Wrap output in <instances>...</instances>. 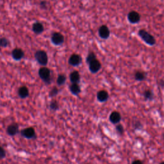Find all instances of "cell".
<instances>
[{
    "label": "cell",
    "instance_id": "1",
    "mask_svg": "<svg viewBox=\"0 0 164 164\" xmlns=\"http://www.w3.org/2000/svg\"><path fill=\"white\" fill-rule=\"evenodd\" d=\"M35 57L37 62L42 65V66H46L47 65L48 62V55L44 51L39 50L37 51L35 54Z\"/></svg>",
    "mask_w": 164,
    "mask_h": 164
},
{
    "label": "cell",
    "instance_id": "2",
    "mask_svg": "<svg viewBox=\"0 0 164 164\" xmlns=\"http://www.w3.org/2000/svg\"><path fill=\"white\" fill-rule=\"evenodd\" d=\"M138 34L142 38V39L145 42H146L147 44L153 46L155 44V39H154V38L151 34L147 33L146 31L142 30L139 32Z\"/></svg>",
    "mask_w": 164,
    "mask_h": 164
},
{
    "label": "cell",
    "instance_id": "3",
    "mask_svg": "<svg viewBox=\"0 0 164 164\" xmlns=\"http://www.w3.org/2000/svg\"><path fill=\"white\" fill-rule=\"evenodd\" d=\"M39 75L43 81L46 83H49L51 81V71L48 68L44 67L40 69Z\"/></svg>",
    "mask_w": 164,
    "mask_h": 164
},
{
    "label": "cell",
    "instance_id": "4",
    "mask_svg": "<svg viewBox=\"0 0 164 164\" xmlns=\"http://www.w3.org/2000/svg\"><path fill=\"white\" fill-rule=\"evenodd\" d=\"M51 41L56 46L61 45L64 41V37L60 33L55 32L51 36Z\"/></svg>",
    "mask_w": 164,
    "mask_h": 164
},
{
    "label": "cell",
    "instance_id": "5",
    "mask_svg": "<svg viewBox=\"0 0 164 164\" xmlns=\"http://www.w3.org/2000/svg\"><path fill=\"white\" fill-rule=\"evenodd\" d=\"M82 58L79 55L73 54L71 55L69 59V64L72 66H78L82 63Z\"/></svg>",
    "mask_w": 164,
    "mask_h": 164
},
{
    "label": "cell",
    "instance_id": "6",
    "mask_svg": "<svg viewBox=\"0 0 164 164\" xmlns=\"http://www.w3.org/2000/svg\"><path fill=\"white\" fill-rule=\"evenodd\" d=\"M21 135L26 138H33L35 135V129L33 128H27L21 131Z\"/></svg>",
    "mask_w": 164,
    "mask_h": 164
},
{
    "label": "cell",
    "instance_id": "7",
    "mask_svg": "<svg viewBox=\"0 0 164 164\" xmlns=\"http://www.w3.org/2000/svg\"><path fill=\"white\" fill-rule=\"evenodd\" d=\"M89 69L92 73H96L101 69V64L97 59L92 60L89 64Z\"/></svg>",
    "mask_w": 164,
    "mask_h": 164
},
{
    "label": "cell",
    "instance_id": "8",
    "mask_svg": "<svg viewBox=\"0 0 164 164\" xmlns=\"http://www.w3.org/2000/svg\"><path fill=\"white\" fill-rule=\"evenodd\" d=\"M24 55V51L19 48H15L12 52V56L15 60H20L22 59Z\"/></svg>",
    "mask_w": 164,
    "mask_h": 164
},
{
    "label": "cell",
    "instance_id": "9",
    "mask_svg": "<svg viewBox=\"0 0 164 164\" xmlns=\"http://www.w3.org/2000/svg\"><path fill=\"white\" fill-rule=\"evenodd\" d=\"M99 35L103 39H107L110 36V30L107 26H101L99 29Z\"/></svg>",
    "mask_w": 164,
    "mask_h": 164
},
{
    "label": "cell",
    "instance_id": "10",
    "mask_svg": "<svg viewBox=\"0 0 164 164\" xmlns=\"http://www.w3.org/2000/svg\"><path fill=\"white\" fill-rule=\"evenodd\" d=\"M19 131V126L15 124L9 125L7 129V134L10 136H14L16 135Z\"/></svg>",
    "mask_w": 164,
    "mask_h": 164
},
{
    "label": "cell",
    "instance_id": "11",
    "mask_svg": "<svg viewBox=\"0 0 164 164\" xmlns=\"http://www.w3.org/2000/svg\"><path fill=\"white\" fill-rule=\"evenodd\" d=\"M128 19L131 23H137L140 21V15L136 12H131L128 14Z\"/></svg>",
    "mask_w": 164,
    "mask_h": 164
},
{
    "label": "cell",
    "instance_id": "12",
    "mask_svg": "<svg viewBox=\"0 0 164 164\" xmlns=\"http://www.w3.org/2000/svg\"><path fill=\"white\" fill-rule=\"evenodd\" d=\"M32 30L33 32L36 34H40L42 33L43 31H44V26H43L42 23L37 22L33 24Z\"/></svg>",
    "mask_w": 164,
    "mask_h": 164
},
{
    "label": "cell",
    "instance_id": "13",
    "mask_svg": "<svg viewBox=\"0 0 164 164\" xmlns=\"http://www.w3.org/2000/svg\"><path fill=\"white\" fill-rule=\"evenodd\" d=\"M121 119V116L120 113L117 112H113L110 116V121L113 124H117L120 122Z\"/></svg>",
    "mask_w": 164,
    "mask_h": 164
},
{
    "label": "cell",
    "instance_id": "14",
    "mask_svg": "<svg viewBox=\"0 0 164 164\" xmlns=\"http://www.w3.org/2000/svg\"><path fill=\"white\" fill-rule=\"evenodd\" d=\"M18 94L21 98H26L29 95V91L26 86H21L18 90Z\"/></svg>",
    "mask_w": 164,
    "mask_h": 164
},
{
    "label": "cell",
    "instance_id": "15",
    "mask_svg": "<svg viewBox=\"0 0 164 164\" xmlns=\"http://www.w3.org/2000/svg\"><path fill=\"white\" fill-rule=\"evenodd\" d=\"M70 80L73 83H78L80 80V75L78 71H75L71 73Z\"/></svg>",
    "mask_w": 164,
    "mask_h": 164
},
{
    "label": "cell",
    "instance_id": "16",
    "mask_svg": "<svg viewBox=\"0 0 164 164\" xmlns=\"http://www.w3.org/2000/svg\"><path fill=\"white\" fill-rule=\"evenodd\" d=\"M97 98L99 101L100 102H104L106 101L108 98V94L107 91H101L98 92L97 94Z\"/></svg>",
    "mask_w": 164,
    "mask_h": 164
},
{
    "label": "cell",
    "instance_id": "17",
    "mask_svg": "<svg viewBox=\"0 0 164 164\" xmlns=\"http://www.w3.org/2000/svg\"><path fill=\"white\" fill-rule=\"evenodd\" d=\"M70 91L74 95H78L80 92V86L78 83H73L70 86Z\"/></svg>",
    "mask_w": 164,
    "mask_h": 164
},
{
    "label": "cell",
    "instance_id": "18",
    "mask_svg": "<svg viewBox=\"0 0 164 164\" xmlns=\"http://www.w3.org/2000/svg\"><path fill=\"white\" fill-rule=\"evenodd\" d=\"M66 82V76L64 75H60L58 76L57 80V83L58 85H62Z\"/></svg>",
    "mask_w": 164,
    "mask_h": 164
},
{
    "label": "cell",
    "instance_id": "19",
    "mask_svg": "<svg viewBox=\"0 0 164 164\" xmlns=\"http://www.w3.org/2000/svg\"><path fill=\"white\" fill-rule=\"evenodd\" d=\"M135 79L138 81H142L145 79V74L142 72H137L135 74Z\"/></svg>",
    "mask_w": 164,
    "mask_h": 164
},
{
    "label": "cell",
    "instance_id": "20",
    "mask_svg": "<svg viewBox=\"0 0 164 164\" xmlns=\"http://www.w3.org/2000/svg\"><path fill=\"white\" fill-rule=\"evenodd\" d=\"M95 59H96L95 54L94 53H91L89 54L87 57H86V62L89 64L90 62H91L92 60H94Z\"/></svg>",
    "mask_w": 164,
    "mask_h": 164
},
{
    "label": "cell",
    "instance_id": "21",
    "mask_svg": "<svg viewBox=\"0 0 164 164\" xmlns=\"http://www.w3.org/2000/svg\"><path fill=\"white\" fill-rule=\"evenodd\" d=\"M8 41L6 38H1L0 39V46L3 48H6L8 45Z\"/></svg>",
    "mask_w": 164,
    "mask_h": 164
},
{
    "label": "cell",
    "instance_id": "22",
    "mask_svg": "<svg viewBox=\"0 0 164 164\" xmlns=\"http://www.w3.org/2000/svg\"><path fill=\"white\" fill-rule=\"evenodd\" d=\"M144 96L146 99H148V100H151V99H153V92H151V91H149V90H148V91H146L145 92Z\"/></svg>",
    "mask_w": 164,
    "mask_h": 164
},
{
    "label": "cell",
    "instance_id": "23",
    "mask_svg": "<svg viewBox=\"0 0 164 164\" xmlns=\"http://www.w3.org/2000/svg\"><path fill=\"white\" fill-rule=\"evenodd\" d=\"M50 108L53 110H56L58 108V104L57 101H53L50 104Z\"/></svg>",
    "mask_w": 164,
    "mask_h": 164
},
{
    "label": "cell",
    "instance_id": "24",
    "mask_svg": "<svg viewBox=\"0 0 164 164\" xmlns=\"http://www.w3.org/2000/svg\"><path fill=\"white\" fill-rule=\"evenodd\" d=\"M58 90L57 88L56 87H54L53 89L51 92H50V93H49V95H50V96L51 97H53V96H55V95H57L58 94Z\"/></svg>",
    "mask_w": 164,
    "mask_h": 164
},
{
    "label": "cell",
    "instance_id": "25",
    "mask_svg": "<svg viewBox=\"0 0 164 164\" xmlns=\"http://www.w3.org/2000/svg\"><path fill=\"white\" fill-rule=\"evenodd\" d=\"M6 156V152L3 148L0 147V159H2Z\"/></svg>",
    "mask_w": 164,
    "mask_h": 164
},
{
    "label": "cell",
    "instance_id": "26",
    "mask_svg": "<svg viewBox=\"0 0 164 164\" xmlns=\"http://www.w3.org/2000/svg\"><path fill=\"white\" fill-rule=\"evenodd\" d=\"M116 129H117V131H118L119 134H122L123 133V130H124V129H123V127L120 125H118V126H117V127H116Z\"/></svg>",
    "mask_w": 164,
    "mask_h": 164
},
{
    "label": "cell",
    "instance_id": "27",
    "mask_svg": "<svg viewBox=\"0 0 164 164\" xmlns=\"http://www.w3.org/2000/svg\"><path fill=\"white\" fill-rule=\"evenodd\" d=\"M131 164H143V163H142V162L140 160H135Z\"/></svg>",
    "mask_w": 164,
    "mask_h": 164
},
{
    "label": "cell",
    "instance_id": "28",
    "mask_svg": "<svg viewBox=\"0 0 164 164\" xmlns=\"http://www.w3.org/2000/svg\"><path fill=\"white\" fill-rule=\"evenodd\" d=\"M41 5L42 7L45 8L46 6V1H42V2L41 3Z\"/></svg>",
    "mask_w": 164,
    "mask_h": 164
},
{
    "label": "cell",
    "instance_id": "29",
    "mask_svg": "<svg viewBox=\"0 0 164 164\" xmlns=\"http://www.w3.org/2000/svg\"><path fill=\"white\" fill-rule=\"evenodd\" d=\"M160 164H164V162H162V163H161Z\"/></svg>",
    "mask_w": 164,
    "mask_h": 164
}]
</instances>
